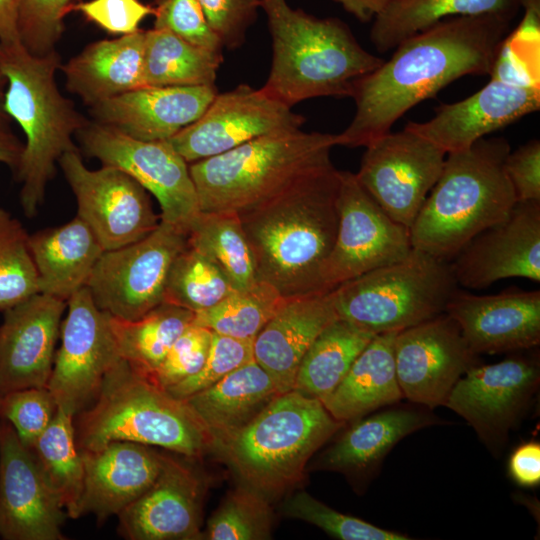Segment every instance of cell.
<instances>
[{
  "label": "cell",
  "mask_w": 540,
  "mask_h": 540,
  "mask_svg": "<svg viewBox=\"0 0 540 540\" xmlns=\"http://www.w3.org/2000/svg\"><path fill=\"white\" fill-rule=\"evenodd\" d=\"M513 18H447L401 41L389 60L355 82L351 97L356 112L347 128L336 134V145L366 147L451 82L466 75H489Z\"/></svg>",
  "instance_id": "cell-1"
},
{
  "label": "cell",
  "mask_w": 540,
  "mask_h": 540,
  "mask_svg": "<svg viewBox=\"0 0 540 540\" xmlns=\"http://www.w3.org/2000/svg\"><path fill=\"white\" fill-rule=\"evenodd\" d=\"M339 183L332 165L239 216L258 280L284 297L326 293L321 272L336 239Z\"/></svg>",
  "instance_id": "cell-2"
},
{
  "label": "cell",
  "mask_w": 540,
  "mask_h": 540,
  "mask_svg": "<svg viewBox=\"0 0 540 540\" xmlns=\"http://www.w3.org/2000/svg\"><path fill=\"white\" fill-rule=\"evenodd\" d=\"M272 39V62L262 87L289 107L325 96L351 97L357 80L384 59L365 50L339 18H319L286 0H261Z\"/></svg>",
  "instance_id": "cell-3"
},
{
  "label": "cell",
  "mask_w": 540,
  "mask_h": 540,
  "mask_svg": "<svg viewBox=\"0 0 540 540\" xmlns=\"http://www.w3.org/2000/svg\"><path fill=\"white\" fill-rule=\"evenodd\" d=\"M503 137L481 138L449 153L410 228L413 248L451 261L477 234L506 219L516 197L505 171Z\"/></svg>",
  "instance_id": "cell-4"
},
{
  "label": "cell",
  "mask_w": 540,
  "mask_h": 540,
  "mask_svg": "<svg viewBox=\"0 0 540 540\" xmlns=\"http://www.w3.org/2000/svg\"><path fill=\"white\" fill-rule=\"evenodd\" d=\"M61 57L55 50L37 56L21 43H0V63L7 78L4 108L25 135L16 170L20 202L27 217L36 215L56 164L76 150L74 136L89 121L58 89L55 74Z\"/></svg>",
  "instance_id": "cell-5"
},
{
  "label": "cell",
  "mask_w": 540,
  "mask_h": 540,
  "mask_svg": "<svg viewBox=\"0 0 540 540\" xmlns=\"http://www.w3.org/2000/svg\"><path fill=\"white\" fill-rule=\"evenodd\" d=\"M336 134L301 129L262 136L189 164L200 211L249 212L333 165Z\"/></svg>",
  "instance_id": "cell-6"
},
{
  "label": "cell",
  "mask_w": 540,
  "mask_h": 540,
  "mask_svg": "<svg viewBox=\"0 0 540 540\" xmlns=\"http://www.w3.org/2000/svg\"><path fill=\"white\" fill-rule=\"evenodd\" d=\"M74 426L80 451L129 441L198 458L212 448L210 436L183 400L121 358L106 375L95 400L75 415Z\"/></svg>",
  "instance_id": "cell-7"
},
{
  "label": "cell",
  "mask_w": 540,
  "mask_h": 540,
  "mask_svg": "<svg viewBox=\"0 0 540 540\" xmlns=\"http://www.w3.org/2000/svg\"><path fill=\"white\" fill-rule=\"evenodd\" d=\"M344 424L319 399L290 390L213 449L243 484L270 499L303 479L309 459Z\"/></svg>",
  "instance_id": "cell-8"
},
{
  "label": "cell",
  "mask_w": 540,
  "mask_h": 540,
  "mask_svg": "<svg viewBox=\"0 0 540 540\" xmlns=\"http://www.w3.org/2000/svg\"><path fill=\"white\" fill-rule=\"evenodd\" d=\"M458 288L449 261L412 248L404 259L344 282L330 296L339 319L378 335L444 313Z\"/></svg>",
  "instance_id": "cell-9"
},
{
  "label": "cell",
  "mask_w": 540,
  "mask_h": 540,
  "mask_svg": "<svg viewBox=\"0 0 540 540\" xmlns=\"http://www.w3.org/2000/svg\"><path fill=\"white\" fill-rule=\"evenodd\" d=\"M186 246L187 233L160 220L143 239L104 251L86 287L100 310L138 319L164 302L170 267Z\"/></svg>",
  "instance_id": "cell-10"
},
{
  "label": "cell",
  "mask_w": 540,
  "mask_h": 540,
  "mask_svg": "<svg viewBox=\"0 0 540 540\" xmlns=\"http://www.w3.org/2000/svg\"><path fill=\"white\" fill-rule=\"evenodd\" d=\"M337 209L336 239L321 272L324 292L400 261L412 250L410 229L379 206L355 173L340 171Z\"/></svg>",
  "instance_id": "cell-11"
},
{
  "label": "cell",
  "mask_w": 540,
  "mask_h": 540,
  "mask_svg": "<svg viewBox=\"0 0 540 540\" xmlns=\"http://www.w3.org/2000/svg\"><path fill=\"white\" fill-rule=\"evenodd\" d=\"M77 137L84 152L102 165L117 167L159 202L160 219L187 233L200 212L189 163L168 141H142L115 129L88 122Z\"/></svg>",
  "instance_id": "cell-12"
},
{
  "label": "cell",
  "mask_w": 540,
  "mask_h": 540,
  "mask_svg": "<svg viewBox=\"0 0 540 540\" xmlns=\"http://www.w3.org/2000/svg\"><path fill=\"white\" fill-rule=\"evenodd\" d=\"M67 307L47 388L58 408L75 417L95 400L120 357L109 314L98 308L86 286L67 300Z\"/></svg>",
  "instance_id": "cell-13"
},
{
  "label": "cell",
  "mask_w": 540,
  "mask_h": 540,
  "mask_svg": "<svg viewBox=\"0 0 540 540\" xmlns=\"http://www.w3.org/2000/svg\"><path fill=\"white\" fill-rule=\"evenodd\" d=\"M77 201V216L94 232L104 250L134 243L160 223L147 190L123 170L102 165L91 170L78 151L59 159Z\"/></svg>",
  "instance_id": "cell-14"
},
{
  "label": "cell",
  "mask_w": 540,
  "mask_h": 540,
  "mask_svg": "<svg viewBox=\"0 0 540 540\" xmlns=\"http://www.w3.org/2000/svg\"><path fill=\"white\" fill-rule=\"evenodd\" d=\"M445 158L441 149L404 128L368 144L355 175L394 221L410 229Z\"/></svg>",
  "instance_id": "cell-15"
},
{
  "label": "cell",
  "mask_w": 540,
  "mask_h": 540,
  "mask_svg": "<svg viewBox=\"0 0 540 540\" xmlns=\"http://www.w3.org/2000/svg\"><path fill=\"white\" fill-rule=\"evenodd\" d=\"M304 123L303 115L262 88L240 84L218 92L200 118L167 141L190 164L262 136L299 130Z\"/></svg>",
  "instance_id": "cell-16"
},
{
  "label": "cell",
  "mask_w": 540,
  "mask_h": 540,
  "mask_svg": "<svg viewBox=\"0 0 540 540\" xmlns=\"http://www.w3.org/2000/svg\"><path fill=\"white\" fill-rule=\"evenodd\" d=\"M540 382L538 360L517 355L473 365L455 383L444 406L463 417L494 451L506 441Z\"/></svg>",
  "instance_id": "cell-17"
},
{
  "label": "cell",
  "mask_w": 540,
  "mask_h": 540,
  "mask_svg": "<svg viewBox=\"0 0 540 540\" xmlns=\"http://www.w3.org/2000/svg\"><path fill=\"white\" fill-rule=\"evenodd\" d=\"M476 358L445 312L397 332L394 340L396 377L404 398L429 409L445 405Z\"/></svg>",
  "instance_id": "cell-18"
},
{
  "label": "cell",
  "mask_w": 540,
  "mask_h": 540,
  "mask_svg": "<svg viewBox=\"0 0 540 540\" xmlns=\"http://www.w3.org/2000/svg\"><path fill=\"white\" fill-rule=\"evenodd\" d=\"M458 286L482 290L507 278L540 281V202H516L509 216L473 237L450 261Z\"/></svg>",
  "instance_id": "cell-19"
},
{
  "label": "cell",
  "mask_w": 540,
  "mask_h": 540,
  "mask_svg": "<svg viewBox=\"0 0 540 540\" xmlns=\"http://www.w3.org/2000/svg\"><path fill=\"white\" fill-rule=\"evenodd\" d=\"M67 514L45 481L31 449L0 420V536L63 540Z\"/></svg>",
  "instance_id": "cell-20"
},
{
  "label": "cell",
  "mask_w": 540,
  "mask_h": 540,
  "mask_svg": "<svg viewBox=\"0 0 540 540\" xmlns=\"http://www.w3.org/2000/svg\"><path fill=\"white\" fill-rule=\"evenodd\" d=\"M204 492V481L193 467L163 455L153 484L117 515L118 532L129 540L202 539Z\"/></svg>",
  "instance_id": "cell-21"
},
{
  "label": "cell",
  "mask_w": 540,
  "mask_h": 540,
  "mask_svg": "<svg viewBox=\"0 0 540 540\" xmlns=\"http://www.w3.org/2000/svg\"><path fill=\"white\" fill-rule=\"evenodd\" d=\"M445 313L459 326L475 354L528 350L540 343V291L510 288L475 295L459 288Z\"/></svg>",
  "instance_id": "cell-22"
},
{
  "label": "cell",
  "mask_w": 540,
  "mask_h": 540,
  "mask_svg": "<svg viewBox=\"0 0 540 540\" xmlns=\"http://www.w3.org/2000/svg\"><path fill=\"white\" fill-rule=\"evenodd\" d=\"M67 302L38 293L6 310L0 326V392L47 387Z\"/></svg>",
  "instance_id": "cell-23"
},
{
  "label": "cell",
  "mask_w": 540,
  "mask_h": 540,
  "mask_svg": "<svg viewBox=\"0 0 540 540\" xmlns=\"http://www.w3.org/2000/svg\"><path fill=\"white\" fill-rule=\"evenodd\" d=\"M540 89L523 88L497 80L461 101L443 104L426 122H409L405 129L434 144L444 153L468 149L487 134L539 110Z\"/></svg>",
  "instance_id": "cell-24"
},
{
  "label": "cell",
  "mask_w": 540,
  "mask_h": 540,
  "mask_svg": "<svg viewBox=\"0 0 540 540\" xmlns=\"http://www.w3.org/2000/svg\"><path fill=\"white\" fill-rule=\"evenodd\" d=\"M218 90L143 86L90 107L94 121L142 141H167L206 111Z\"/></svg>",
  "instance_id": "cell-25"
},
{
  "label": "cell",
  "mask_w": 540,
  "mask_h": 540,
  "mask_svg": "<svg viewBox=\"0 0 540 540\" xmlns=\"http://www.w3.org/2000/svg\"><path fill=\"white\" fill-rule=\"evenodd\" d=\"M80 452L84 464L80 515L93 514L99 524L138 499L153 484L163 463V454L151 446L129 441H112Z\"/></svg>",
  "instance_id": "cell-26"
},
{
  "label": "cell",
  "mask_w": 540,
  "mask_h": 540,
  "mask_svg": "<svg viewBox=\"0 0 540 540\" xmlns=\"http://www.w3.org/2000/svg\"><path fill=\"white\" fill-rule=\"evenodd\" d=\"M337 318L330 292L293 297L256 336L254 360L272 377L281 393L293 389L303 356Z\"/></svg>",
  "instance_id": "cell-27"
},
{
  "label": "cell",
  "mask_w": 540,
  "mask_h": 540,
  "mask_svg": "<svg viewBox=\"0 0 540 540\" xmlns=\"http://www.w3.org/2000/svg\"><path fill=\"white\" fill-rule=\"evenodd\" d=\"M145 31L87 45L61 65L67 90L89 107L145 86L143 79Z\"/></svg>",
  "instance_id": "cell-28"
},
{
  "label": "cell",
  "mask_w": 540,
  "mask_h": 540,
  "mask_svg": "<svg viewBox=\"0 0 540 540\" xmlns=\"http://www.w3.org/2000/svg\"><path fill=\"white\" fill-rule=\"evenodd\" d=\"M281 392L253 359L183 400L200 421L212 448L249 423Z\"/></svg>",
  "instance_id": "cell-29"
},
{
  "label": "cell",
  "mask_w": 540,
  "mask_h": 540,
  "mask_svg": "<svg viewBox=\"0 0 540 540\" xmlns=\"http://www.w3.org/2000/svg\"><path fill=\"white\" fill-rule=\"evenodd\" d=\"M40 293L65 302L87 285L105 251L91 228L78 216L64 225L29 236Z\"/></svg>",
  "instance_id": "cell-30"
},
{
  "label": "cell",
  "mask_w": 540,
  "mask_h": 540,
  "mask_svg": "<svg viewBox=\"0 0 540 540\" xmlns=\"http://www.w3.org/2000/svg\"><path fill=\"white\" fill-rule=\"evenodd\" d=\"M325 450L317 462L320 469L348 475H368L404 437L435 423L422 410L397 407L361 417Z\"/></svg>",
  "instance_id": "cell-31"
},
{
  "label": "cell",
  "mask_w": 540,
  "mask_h": 540,
  "mask_svg": "<svg viewBox=\"0 0 540 540\" xmlns=\"http://www.w3.org/2000/svg\"><path fill=\"white\" fill-rule=\"evenodd\" d=\"M396 334L375 335L357 356L341 383L322 402L333 418L343 423L355 421L404 398L396 377Z\"/></svg>",
  "instance_id": "cell-32"
},
{
  "label": "cell",
  "mask_w": 540,
  "mask_h": 540,
  "mask_svg": "<svg viewBox=\"0 0 540 540\" xmlns=\"http://www.w3.org/2000/svg\"><path fill=\"white\" fill-rule=\"evenodd\" d=\"M518 0H394L374 18L370 39L386 52L407 37L452 17L502 14L515 17Z\"/></svg>",
  "instance_id": "cell-33"
},
{
  "label": "cell",
  "mask_w": 540,
  "mask_h": 540,
  "mask_svg": "<svg viewBox=\"0 0 540 540\" xmlns=\"http://www.w3.org/2000/svg\"><path fill=\"white\" fill-rule=\"evenodd\" d=\"M374 336L337 318L324 328L303 356L292 390L323 402Z\"/></svg>",
  "instance_id": "cell-34"
},
{
  "label": "cell",
  "mask_w": 540,
  "mask_h": 540,
  "mask_svg": "<svg viewBox=\"0 0 540 540\" xmlns=\"http://www.w3.org/2000/svg\"><path fill=\"white\" fill-rule=\"evenodd\" d=\"M193 319L194 312L165 302L134 320L109 315L119 357L146 376L160 365Z\"/></svg>",
  "instance_id": "cell-35"
},
{
  "label": "cell",
  "mask_w": 540,
  "mask_h": 540,
  "mask_svg": "<svg viewBox=\"0 0 540 540\" xmlns=\"http://www.w3.org/2000/svg\"><path fill=\"white\" fill-rule=\"evenodd\" d=\"M223 53L192 44L166 29L145 31V86L215 85Z\"/></svg>",
  "instance_id": "cell-36"
},
{
  "label": "cell",
  "mask_w": 540,
  "mask_h": 540,
  "mask_svg": "<svg viewBox=\"0 0 540 540\" xmlns=\"http://www.w3.org/2000/svg\"><path fill=\"white\" fill-rule=\"evenodd\" d=\"M30 449L67 516L71 519L81 517L84 464L76 442L74 416L58 408L49 426Z\"/></svg>",
  "instance_id": "cell-37"
},
{
  "label": "cell",
  "mask_w": 540,
  "mask_h": 540,
  "mask_svg": "<svg viewBox=\"0 0 540 540\" xmlns=\"http://www.w3.org/2000/svg\"><path fill=\"white\" fill-rule=\"evenodd\" d=\"M187 243L216 265L236 290L247 289L258 281L238 215L200 211L188 227Z\"/></svg>",
  "instance_id": "cell-38"
},
{
  "label": "cell",
  "mask_w": 540,
  "mask_h": 540,
  "mask_svg": "<svg viewBox=\"0 0 540 540\" xmlns=\"http://www.w3.org/2000/svg\"><path fill=\"white\" fill-rule=\"evenodd\" d=\"M288 299L271 284L258 280L247 289L235 290L213 307L194 313L193 324L254 341Z\"/></svg>",
  "instance_id": "cell-39"
},
{
  "label": "cell",
  "mask_w": 540,
  "mask_h": 540,
  "mask_svg": "<svg viewBox=\"0 0 540 540\" xmlns=\"http://www.w3.org/2000/svg\"><path fill=\"white\" fill-rule=\"evenodd\" d=\"M235 290L216 265L187 243L170 267L164 302L197 313L213 307Z\"/></svg>",
  "instance_id": "cell-40"
},
{
  "label": "cell",
  "mask_w": 540,
  "mask_h": 540,
  "mask_svg": "<svg viewBox=\"0 0 540 540\" xmlns=\"http://www.w3.org/2000/svg\"><path fill=\"white\" fill-rule=\"evenodd\" d=\"M524 15L502 40L490 79L509 85L540 89V0H518Z\"/></svg>",
  "instance_id": "cell-41"
},
{
  "label": "cell",
  "mask_w": 540,
  "mask_h": 540,
  "mask_svg": "<svg viewBox=\"0 0 540 540\" xmlns=\"http://www.w3.org/2000/svg\"><path fill=\"white\" fill-rule=\"evenodd\" d=\"M21 222L0 207V311L40 293L37 270Z\"/></svg>",
  "instance_id": "cell-42"
},
{
  "label": "cell",
  "mask_w": 540,
  "mask_h": 540,
  "mask_svg": "<svg viewBox=\"0 0 540 540\" xmlns=\"http://www.w3.org/2000/svg\"><path fill=\"white\" fill-rule=\"evenodd\" d=\"M269 498L241 483L231 490L207 523L209 540H264L271 538Z\"/></svg>",
  "instance_id": "cell-43"
},
{
  "label": "cell",
  "mask_w": 540,
  "mask_h": 540,
  "mask_svg": "<svg viewBox=\"0 0 540 540\" xmlns=\"http://www.w3.org/2000/svg\"><path fill=\"white\" fill-rule=\"evenodd\" d=\"M285 515L311 523L341 540H408L407 535L386 530L362 519L336 511L305 491L284 503Z\"/></svg>",
  "instance_id": "cell-44"
},
{
  "label": "cell",
  "mask_w": 540,
  "mask_h": 540,
  "mask_svg": "<svg viewBox=\"0 0 540 540\" xmlns=\"http://www.w3.org/2000/svg\"><path fill=\"white\" fill-rule=\"evenodd\" d=\"M57 410L58 405L47 387L0 392V420L11 424L28 448L49 426Z\"/></svg>",
  "instance_id": "cell-45"
},
{
  "label": "cell",
  "mask_w": 540,
  "mask_h": 540,
  "mask_svg": "<svg viewBox=\"0 0 540 540\" xmlns=\"http://www.w3.org/2000/svg\"><path fill=\"white\" fill-rule=\"evenodd\" d=\"M253 359V341L213 332L209 352L202 368L165 391L177 399H184L215 384Z\"/></svg>",
  "instance_id": "cell-46"
},
{
  "label": "cell",
  "mask_w": 540,
  "mask_h": 540,
  "mask_svg": "<svg viewBox=\"0 0 540 540\" xmlns=\"http://www.w3.org/2000/svg\"><path fill=\"white\" fill-rule=\"evenodd\" d=\"M71 1L19 0L20 41L30 53L42 56L55 50Z\"/></svg>",
  "instance_id": "cell-47"
},
{
  "label": "cell",
  "mask_w": 540,
  "mask_h": 540,
  "mask_svg": "<svg viewBox=\"0 0 540 540\" xmlns=\"http://www.w3.org/2000/svg\"><path fill=\"white\" fill-rule=\"evenodd\" d=\"M213 332L191 324L176 339L160 365L147 377L158 387L167 390L196 374L203 366Z\"/></svg>",
  "instance_id": "cell-48"
},
{
  "label": "cell",
  "mask_w": 540,
  "mask_h": 540,
  "mask_svg": "<svg viewBox=\"0 0 540 540\" xmlns=\"http://www.w3.org/2000/svg\"><path fill=\"white\" fill-rule=\"evenodd\" d=\"M153 8V28L166 29L192 44L223 53L224 47L198 0H156Z\"/></svg>",
  "instance_id": "cell-49"
},
{
  "label": "cell",
  "mask_w": 540,
  "mask_h": 540,
  "mask_svg": "<svg viewBox=\"0 0 540 540\" xmlns=\"http://www.w3.org/2000/svg\"><path fill=\"white\" fill-rule=\"evenodd\" d=\"M224 48L241 47L255 23L261 0H198Z\"/></svg>",
  "instance_id": "cell-50"
},
{
  "label": "cell",
  "mask_w": 540,
  "mask_h": 540,
  "mask_svg": "<svg viewBox=\"0 0 540 540\" xmlns=\"http://www.w3.org/2000/svg\"><path fill=\"white\" fill-rule=\"evenodd\" d=\"M70 10L81 12L89 21L112 34H131L140 30V23L154 8L140 0H90L71 5Z\"/></svg>",
  "instance_id": "cell-51"
},
{
  "label": "cell",
  "mask_w": 540,
  "mask_h": 540,
  "mask_svg": "<svg viewBox=\"0 0 540 540\" xmlns=\"http://www.w3.org/2000/svg\"><path fill=\"white\" fill-rule=\"evenodd\" d=\"M505 171L517 202H540V141L533 139L510 151Z\"/></svg>",
  "instance_id": "cell-52"
},
{
  "label": "cell",
  "mask_w": 540,
  "mask_h": 540,
  "mask_svg": "<svg viewBox=\"0 0 540 540\" xmlns=\"http://www.w3.org/2000/svg\"><path fill=\"white\" fill-rule=\"evenodd\" d=\"M509 473L521 486L534 487L540 483V444L532 441L517 447L509 459Z\"/></svg>",
  "instance_id": "cell-53"
},
{
  "label": "cell",
  "mask_w": 540,
  "mask_h": 540,
  "mask_svg": "<svg viewBox=\"0 0 540 540\" xmlns=\"http://www.w3.org/2000/svg\"><path fill=\"white\" fill-rule=\"evenodd\" d=\"M18 20L19 0H0V43H21Z\"/></svg>",
  "instance_id": "cell-54"
},
{
  "label": "cell",
  "mask_w": 540,
  "mask_h": 540,
  "mask_svg": "<svg viewBox=\"0 0 540 540\" xmlns=\"http://www.w3.org/2000/svg\"><path fill=\"white\" fill-rule=\"evenodd\" d=\"M361 22L374 19L394 0H333Z\"/></svg>",
  "instance_id": "cell-55"
},
{
  "label": "cell",
  "mask_w": 540,
  "mask_h": 540,
  "mask_svg": "<svg viewBox=\"0 0 540 540\" xmlns=\"http://www.w3.org/2000/svg\"><path fill=\"white\" fill-rule=\"evenodd\" d=\"M24 143H22L9 129L0 127V163L8 165L13 171L16 170Z\"/></svg>",
  "instance_id": "cell-56"
},
{
  "label": "cell",
  "mask_w": 540,
  "mask_h": 540,
  "mask_svg": "<svg viewBox=\"0 0 540 540\" xmlns=\"http://www.w3.org/2000/svg\"><path fill=\"white\" fill-rule=\"evenodd\" d=\"M6 88L7 78L0 63V127H9L11 121L4 108Z\"/></svg>",
  "instance_id": "cell-57"
}]
</instances>
